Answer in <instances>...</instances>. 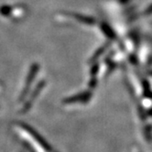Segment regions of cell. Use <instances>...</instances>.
Listing matches in <instances>:
<instances>
[{
  "label": "cell",
  "instance_id": "obj_2",
  "mask_svg": "<svg viewBox=\"0 0 152 152\" xmlns=\"http://www.w3.org/2000/svg\"><path fill=\"white\" fill-rule=\"evenodd\" d=\"M38 70H39V65L38 64H33L30 68V71H29V73H28V76L27 78V81H26V83H25V87H24V90L22 92V94H21V98H24V97L27 95L28 92V89L30 87V84L33 81L35 75L37 74L38 72Z\"/></svg>",
  "mask_w": 152,
  "mask_h": 152
},
{
  "label": "cell",
  "instance_id": "obj_4",
  "mask_svg": "<svg viewBox=\"0 0 152 152\" xmlns=\"http://www.w3.org/2000/svg\"><path fill=\"white\" fill-rule=\"evenodd\" d=\"M72 16H73L76 19L79 20V22H82L83 24L86 25H92L94 23V19L91 17H87V16H83V15H80V14H76L73 13V15L72 14Z\"/></svg>",
  "mask_w": 152,
  "mask_h": 152
},
{
  "label": "cell",
  "instance_id": "obj_3",
  "mask_svg": "<svg viewBox=\"0 0 152 152\" xmlns=\"http://www.w3.org/2000/svg\"><path fill=\"white\" fill-rule=\"evenodd\" d=\"M91 97V94L89 92H84L80 94H77L75 96L69 97L66 100L64 101V103L66 104H74V103H82V102H87L89 98Z\"/></svg>",
  "mask_w": 152,
  "mask_h": 152
},
{
  "label": "cell",
  "instance_id": "obj_1",
  "mask_svg": "<svg viewBox=\"0 0 152 152\" xmlns=\"http://www.w3.org/2000/svg\"><path fill=\"white\" fill-rule=\"evenodd\" d=\"M21 126H22L26 131L28 133V134H30V136L33 137L37 142L44 148L45 150H47V151H51V147L48 144V142L47 141L43 138L37 131H35V130L32 128V127H30L29 126H28V125H25V124H23L22 123V125H21Z\"/></svg>",
  "mask_w": 152,
  "mask_h": 152
},
{
  "label": "cell",
  "instance_id": "obj_5",
  "mask_svg": "<svg viewBox=\"0 0 152 152\" xmlns=\"http://www.w3.org/2000/svg\"><path fill=\"white\" fill-rule=\"evenodd\" d=\"M12 11V7H9V6H4L0 8V13L4 16H7V15H9Z\"/></svg>",
  "mask_w": 152,
  "mask_h": 152
}]
</instances>
